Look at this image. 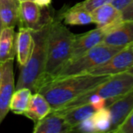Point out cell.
<instances>
[{"mask_svg": "<svg viewBox=\"0 0 133 133\" xmlns=\"http://www.w3.org/2000/svg\"><path fill=\"white\" fill-rule=\"evenodd\" d=\"M51 16L42 21L41 8L34 1H26L19 2V26L30 30H37L41 27Z\"/></svg>", "mask_w": 133, "mask_h": 133, "instance_id": "8fae6325", "label": "cell"}, {"mask_svg": "<svg viewBox=\"0 0 133 133\" xmlns=\"http://www.w3.org/2000/svg\"><path fill=\"white\" fill-rule=\"evenodd\" d=\"M34 2L41 9H48L51 5L52 0H34Z\"/></svg>", "mask_w": 133, "mask_h": 133, "instance_id": "4316f807", "label": "cell"}, {"mask_svg": "<svg viewBox=\"0 0 133 133\" xmlns=\"http://www.w3.org/2000/svg\"><path fill=\"white\" fill-rule=\"evenodd\" d=\"M75 34L64 25L62 19L59 17H53L48 35L45 72L36 92L42 84L55 76L68 62Z\"/></svg>", "mask_w": 133, "mask_h": 133, "instance_id": "7a4b0ae2", "label": "cell"}, {"mask_svg": "<svg viewBox=\"0 0 133 133\" xmlns=\"http://www.w3.org/2000/svg\"><path fill=\"white\" fill-rule=\"evenodd\" d=\"M52 111V108L46 98L40 93H34L24 116L34 123L41 121Z\"/></svg>", "mask_w": 133, "mask_h": 133, "instance_id": "9a60e30c", "label": "cell"}, {"mask_svg": "<svg viewBox=\"0 0 133 133\" xmlns=\"http://www.w3.org/2000/svg\"><path fill=\"white\" fill-rule=\"evenodd\" d=\"M105 35L106 33L98 27L87 33L75 35L70 57L68 62L75 60L83 56L97 45L103 43Z\"/></svg>", "mask_w": 133, "mask_h": 133, "instance_id": "ba28073f", "label": "cell"}, {"mask_svg": "<svg viewBox=\"0 0 133 133\" xmlns=\"http://www.w3.org/2000/svg\"><path fill=\"white\" fill-rule=\"evenodd\" d=\"M129 46H131V47H132V48H133V43H132V44H130V45H129Z\"/></svg>", "mask_w": 133, "mask_h": 133, "instance_id": "1f68e13d", "label": "cell"}, {"mask_svg": "<svg viewBox=\"0 0 133 133\" xmlns=\"http://www.w3.org/2000/svg\"><path fill=\"white\" fill-rule=\"evenodd\" d=\"M72 132H87V133H94L97 132L93 118L92 116L83 120L78 125H76L73 129Z\"/></svg>", "mask_w": 133, "mask_h": 133, "instance_id": "7402d4cb", "label": "cell"}, {"mask_svg": "<svg viewBox=\"0 0 133 133\" xmlns=\"http://www.w3.org/2000/svg\"><path fill=\"white\" fill-rule=\"evenodd\" d=\"M15 90L13 60H9L3 64L2 79L0 87V125L10 111L9 105Z\"/></svg>", "mask_w": 133, "mask_h": 133, "instance_id": "52a82bcc", "label": "cell"}, {"mask_svg": "<svg viewBox=\"0 0 133 133\" xmlns=\"http://www.w3.org/2000/svg\"><path fill=\"white\" fill-rule=\"evenodd\" d=\"M3 26H2V21L0 19V34H1V32H2V30Z\"/></svg>", "mask_w": 133, "mask_h": 133, "instance_id": "f546056e", "label": "cell"}, {"mask_svg": "<svg viewBox=\"0 0 133 133\" xmlns=\"http://www.w3.org/2000/svg\"><path fill=\"white\" fill-rule=\"evenodd\" d=\"M115 133H133V111Z\"/></svg>", "mask_w": 133, "mask_h": 133, "instance_id": "cb8c5ba5", "label": "cell"}, {"mask_svg": "<svg viewBox=\"0 0 133 133\" xmlns=\"http://www.w3.org/2000/svg\"><path fill=\"white\" fill-rule=\"evenodd\" d=\"M34 133H67L72 132V126L57 111H52L41 121L34 123Z\"/></svg>", "mask_w": 133, "mask_h": 133, "instance_id": "7c38bea8", "label": "cell"}, {"mask_svg": "<svg viewBox=\"0 0 133 133\" xmlns=\"http://www.w3.org/2000/svg\"><path fill=\"white\" fill-rule=\"evenodd\" d=\"M34 47L32 30L20 26L16 35V55L19 67L23 66L28 61Z\"/></svg>", "mask_w": 133, "mask_h": 133, "instance_id": "5bb4252c", "label": "cell"}, {"mask_svg": "<svg viewBox=\"0 0 133 133\" xmlns=\"http://www.w3.org/2000/svg\"><path fill=\"white\" fill-rule=\"evenodd\" d=\"M97 132H108L111 125V117L109 109L106 107L96 111L92 115Z\"/></svg>", "mask_w": 133, "mask_h": 133, "instance_id": "44dd1931", "label": "cell"}, {"mask_svg": "<svg viewBox=\"0 0 133 133\" xmlns=\"http://www.w3.org/2000/svg\"><path fill=\"white\" fill-rule=\"evenodd\" d=\"M110 76L87 73L54 78L42 84L37 92L46 98L52 111H56L105 82Z\"/></svg>", "mask_w": 133, "mask_h": 133, "instance_id": "6da1fadb", "label": "cell"}, {"mask_svg": "<svg viewBox=\"0 0 133 133\" xmlns=\"http://www.w3.org/2000/svg\"><path fill=\"white\" fill-rule=\"evenodd\" d=\"M111 2L112 0H86L83 2V5L87 11L91 12L93 10L96 9L97 8L103 5L111 3Z\"/></svg>", "mask_w": 133, "mask_h": 133, "instance_id": "603a6c76", "label": "cell"}, {"mask_svg": "<svg viewBox=\"0 0 133 133\" xmlns=\"http://www.w3.org/2000/svg\"><path fill=\"white\" fill-rule=\"evenodd\" d=\"M103 43L114 47L125 48L133 43V20L123 21L108 32Z\"/></svg>", "mask_w": 133, "mask_h": 133, "instance_id": "4fadbf2b", "label": "cell"}, {"mask_svg": "<svg viewBox=\"0 0 133 133\" xmlns=\"http://www.w3.org/2000/svg\"><path fill=\"white\" fill-rule=\"evenodd\" d=\"M33 92L30 89L23 87L16 89L12 97L9 105V110L16 115H22L26 111Z\"/></svg>", "mask_w": 133, "mask_h": 133, "instance_id": "ffe728a7", "label": "cell"}, {"mask_svg": "<svg viewBox=\"0 0 133 133\" xmlns=\"http://www.w3.org/2000/svg\"><path fill=\"white\" fill-rule=\"evenodd\" d=\"M19 2L0 0V19L3 27H15L19 21Z\"/></svg>", "mask_w": 133, "mask_h": 133, "instance_id": "d6986e66", "label": "cell"}, {"mask_svg": "<svg viewBox=\"0 0 133 133\" xmlns=\"http://www.w3.org/2000/svg\"><path fill=\"white\" fill-rule=\"evenodd\" d=\"M133 0H112L111 2L116 9L122 11L126 6H128Z\"/></svg>", "mask_w": 133, "mask_h": 133, "instance_id": "484cf974", "label": "cell"}, {"mask_svg": "<svg viewBox=\"0 0 133 133\" xmlns=\"http://www.w3.org/2000/svg\"><path fill=\"white\" fill-rule=\"evenodd\" d=\"M53 16L48 19L41 27L31 30L34 38V47L27 62L19 67L20 72L16 85V90L26 87L36 92L37 87L42 79L46 67L47 43L50 25Z\"/></svg>", "mask_w": 133, "mask_h": 133, "instance_id": "3957f363", "label": "cell"}, {"mask_svg": "<svg viewBox=\"0 0 133 133\" xmlns=\"http://www.w3.org/2000/svg\"><path fill=\"white\" fill-rule=\"evenodd\" d=\"M19 2H26V1H34V0H18Z\"/></svg>", "mask_w": 133, "mask_h": 133, "instance_id": "4dcf8cb0", "label": "cell"}, {"mask_svg": "<svg viewBox=\"0 0 133 133\" xmlns=\"http://www.w3.org/2000/svg\"><path fill=\"white\" fill-rule=\"evenodd\" d=\"M94 23L106 34L123 22L122 11L116 9L111 3L103 5L91 12Z\"/></svg>", "mask_w": 133, "mask_h": 133, "instance_id": "9c48e42d", "label": "cell"}, {"mask_svg": "<svg viewBox=\"0 0 133 133\" xmlns=\"http://www.w3.org/2000/svg\"><path fill=\"white\" fill-rule=\"evenodd\" d=\"M133 90V75L124 72L111 76L101 84L92 89L94 94L106 99V107Z\"/></svg>", "mask_w": 133, "mask_h": 133, "instance_id": "5b68a950", "label": "cell"}, {"mask_svg": "<svg viewBox=\"0 0 133 133\" xmlns=\"http://www.w3.org/2000/svg\"><path fill=\"white\" fill-rule=\"evenodd\" d=\"M123 48L101 43L87 51L83 56L65 63L57 75L51 79L87 74L92 69L108 61L113 55Z\"/></svg>", "mask_w": 133, "mask_h": 133, "instance_id": "277c9868", "label": "cell"}, {"mask_svg": "<svg viewBox=\"0 0 133 133\" xmlns=\"http://www.w3.org/2000/svg\"><path fill=\"white\" fill-rule=\"evenodd\" d=\"M59 18L67 25H87L94 23L91 12L84 8L83 2L66 9Z\"/></svg>", "mask_w": 133, "mask_h": 133, "instance_id": "2e32d148", "label": "cell"}, {"mask_svg": "<svg viewBox=\"0 0 133 133\" xmlns=\"http://www.w3.org/2000/svg\"><path fill=\"white\" fill-rule=\"evenodd\" d=\"M55 111L61 114L73 129L83 120L91 117L96 111L90 104H86L71 108L59 109Z\"/></svg>", "mask_w": 133, "mask_h": 133, "instance_id": "ac0fdd59", "label": "cell"}, {"mask_svg": "<svg viewBox=\"0 0 133 133\" xmlns=\"http://www.w3.org/2000/svg\"><path fill=\"white\" fill-rule=\"evenodd\" d=\"M133 66V48L127 46L113 55L108 61L89 72V74L113 76L127 72Z\"/></svg>", "mask_w": 133, "mask_h": 133, "instance_id": "8992f818", "label": "cell"}, {"mask_svg": "<svg viewBox=\"0 0 133 133\" xmlns=\"http://www.w3.org/2000/svg\"><path fill=\"white\" fill-rule=\"evenodd\" d=\"M127 72H129L132 73V74L133 75V66H132V67H131V68H130V69H129Z\"/></svg>", "mask_w": 133, "mask_h": 133, "instance_id": "f1b7e54d", "label": "cell"}, {"mask_svg": "<svg viewBox=\"0 0 133 133\" xmlns=\"http://www.w3.org/2000/svg\"><path fill=\"white\" fill-rule=\"evenodd\" d=\"M2 72H3V64H0V87H1L2 79Z\"/></svg>", "mask_w": 133, "mask_h": 133, "instance_id": "83f0119b", "label": "cell"}, {"mask_svg": "<svg viewBox=\"0 0 133 133\" xmlns=\"http://www.w3.org/2000/svg\"><path fill=\"white\" fill-rule=\"evenodd\" d=\"M122 14L124 21L133 20V1L122 11Z\"/></svg>", "mask_w": 133, "mask_h": 133, "instance_id": "d4e9b609", "label": "cell"}, {"mask_svg": "<svg viewBox=\"0 0 133 133\" xmlns=\"http://www.w3.org/2000/svg\"><path fill=\"white\" fill-rule=\"evenodd\" d=\"M107 108L111 117V125L108 132L115 133L133 111V90Z\"/></svg>", "mask_w": 133, "mask_h": 133, "instance_id": "30bf717a", "label": "cell"}, {"mask_svg": "<svg viewBox=\"0 0 133 133\" xmlns=\"http://www.w3.org/2000/svg\"><path fill=\"white\" fill-rule=\"evenodd\" d=\"M16 55L14 27H3L0 34V64L13 60Z\"/></svg>", "mask_w": 133, "mask_h": 133, "instance_id": "e0dca14e", "label": "cell"}]
</instances>
